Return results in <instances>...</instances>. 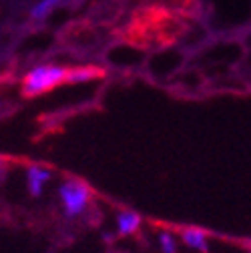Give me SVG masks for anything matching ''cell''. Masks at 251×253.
I'll return each mask as SVG.
<instances>
[{
    "label": "cell",
    "instance_id": "cell-1",
    "mask_svg": "<svg viewBox=\"0 0 251 253\" xmlns=\"http://www.w3.org/2000/svg\"><path fill=\"white\" fill-rule=\"evenodd\" d=\"M185 30H187V22L183 20V16L169 12L165 8L145 6L131 16L129 24L123 28L121 35L131 44L149 46V44H171Z\"/></svg>",
    "mask_w": 251,
    "mask_h": 253
},
{
    "label": "cell",
    "instance_id": "cell-2",
    "mask_svg": "<svg viewBox=\"0 0 251 253\" xmlns=\"http://www.w3.org/2000/svg\"><path fill=\"white\" fill-rule=\"evenodd\" d=\"M67 69L65 67H37L22 79V97H39L42 92L54 90L56 86L65 84Z\"/></svg>",
    "mask_w": 251,
    "mask_h": 253
},
{
    "label": "cell",
    "instance_id": "cell-3",
    "mask_svg": "<svg viewBox=\"0 0 251 253\" xmlns=\"http://www.w3.org/2000/svg\"><path fill=\"white\" fill-rule=\"evenodd\" d=\"M60 199H62V203H65L67 215L77 217L88 205L90 189L79 179H69V181H65L60 185Z\"/></svg>",
    "mask_w": 251,
    "mask_h": 253
},
{
    "label": "cell",
    "instance_id": "cell-4",
    "mask_svg": "<svg viewBox=\"0 0 251 253\" xmlns=\"http://www.w3.org/2000/svg\"><path fill=\"white\" fill-rule=\"evenodd\" d=\"M145 6H157V8H165L169 12H175L179 16H193L199 10L197 0H143Z\"/></svg>",
    "mask_w": 251,
    "mask_h": 253
},
{
    "label": "cell",
    "instance_id": "cell-5",
    "mask_svg": "<svg viewBox=\"0 0 251 253\" xmlns=\"http://www.w3.org/2000/svg\"><path fill=\"white\" fill-rule=\"evenodd\" d=\"M103 77H105V69H101L97 65L71 67V69H67V81H65V84L86 83V81H95V79H103Z\"/></svg>",
    "mask_w": 251,
    "mask_h": 253
},
{
    "label": "cell",
    "instance_id": "cell-6",
    "mask_svg": "<svg viewBox=\"0 0 251 253\" xmlns=\"http://www.w3.org/2000/svg\"><path fill=\"white\" fill-rule=\"evenodd\" d=\"M26 177H28V191H30V195L39 197L42 193V185L48 183L52 175L48 173V169H42L39 165H30Z\"/></svg>",
    "mask_w": 251,
    "mask_h": 253
},
{
    "label": "cell",
    "instance_id": "cell-7",
    "mask_svg": "<svg viewBox=\"0 0 251 253\" xmlns=\"http://www.w3.org/2000/svg\"><path fill=\"white\" fill-rule=\"evenodd\" d=\"M179 233H181L183 241L189 247H195V249H201L203 253H207V241H205L207 233L205 231H201L197 227H181Z\"/></svg>",
    "mask_w": 251,
    "mask_h": 253
},
{
    "label": "cell",
    "instance_id": "cell-8",
    "mask_svg": "<svg viewBox=\"0 0 251 253\" xmlns=\"http://www.w3.org/2000/svg\"><path fill=\"white\" fill-rule=\"evenodd\" d=\"M117 221H119V233L121 235H131L141 225V217L137 213H133V211H121Z\"/></svg>",
    "mask_w": 251,
    "mask_h": 253
},
{
    "label": "cell",
    "instance_id": "cell-9",
    "mask_svg": "<svg viewBox=\"0 0 251 253\" xmlns=\"http://www.w3.org/2000/svg\"><path fill=\"white\" fill-rule=\"evenodd\" d=\"M62 2V0H41V2L33 8V18L35 20H42V18H46L58 4Z\"/></svg>",
    "mask_w": 251,
    "mask_h": 253
},
{
    "label": "cell",
    "instance_id": "cell-10",
    "mask_svg": "<svg viewBox=\"0 0 251 253\" xmlns=\"http://www.w3.org/2000/svg\"><path fill=\"white\" fill-rule=\"evenodd\" d=\"M159 243H161L163 253H175V251H177V245H175L171 233H167V231H163V233L159 235Z\"/></svg>",
    "mask_w": 251,
    "mask_h": 253
},
{
    "label": "cell",
    "instance_id": "cell-11",
    "mask_svg": "<svg viewBox=\"0 0 251 253\" xmlns=\"http://www.w3.org/2000/svg\"><path fill=\"white\" fill-rule=\"evenodd\" d=\"M8 171H10V159L0 157V183H4V179L8 177Z\"/></svg>",
    "mask_w": 251,
    "mask_h": 253
}]
</instances>
